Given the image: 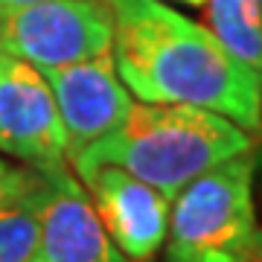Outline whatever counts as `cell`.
<instances>
[{
    "mask_svg": "<svg viewBox=\"0 0 262 262\" xmlns=\"http://www.w3.org/2000/svg\"><path fill=\"white\" fill-rule=\"evenodd\" d=\"M259 3H262V0H259Z\"/></svg>",
    "mask_w": 262,
    "mask_h": 262,
    "instance_id": "cell-16",
    "label": "cell"
},
{
    "mask_svg": "<svg viewBox=\"0 0 262 262\" xmlns=\"http://www.w3.org/2000/svg\"><path fill=\"white\" fill-rule=\"evenodd\" d=\"M108 236L131 262H151L169 230V198L111 163L76 172Z\"/></svg>",
    "mask_w": 262,
    "mask_h": 262,
    "instance_id": "cell-6",
    "label": "cell"
},
{
    "mask_svg": "<svg viewBox=\"0 0 262 262\" xmlns=\"http://www.w3.org/2000/svg\"><path fill=\"white\" fill-rule=\"evenodd\" d=\"M56 96L58 114L67 131V160L94 140L114 131L128 117L131 99L114 67V56L102 53L96 58L67 67L41 70Z\"/></svg>",
    "mask_w": 262,
    "mask_h": 262,
    "instance_id": "cell-7",
    "label": "cell"
},
{
    "mask_svg": "<svg viewBox=\"0 0 262 262\" xmlns=\"http://www.w3.org/2000/svg\"><path fill=\"white\" fill-rule=\"evenodd\" d=\"M256 166H262V149L256 151Z\"/></svg>",
    "mask_w": 262,
    "mask_h": 262,
    "instance_id": "cell-15",
    "label": "cell"
},
{
    "mask_svg": "<svg viewBox=\"0 0 262 262\" xmlns=\"http://www.w3.org/2000/svg\"><path fill=\"white\" fill-rule=\"evenodd\" d=\"M117 76L140 102L195 105L262 134V79L163 0H108Z\"/></svg>",
    "mask_w": 262,
    "mask_h": 262,
    "instance_id": "cell-1",
    "label": "cell"
},
{
    "mask_svg": "<svg viewBox=\"0 0 262 262\" xmlns=\"http://www.w3.org/2000/svg\"><path fill=\"white\" fill-rule=\"evenodd\" d=\"M178 3H187V6H204L207 0H178Z\"/></svg>",
    "mask_w": 262,
    "mask_h": 262,
    "instance_id": "cell-14",
    "label": "cell"
},
{
    "mask_svg": "<svg viewBox=\"0 0 262 262\" xmlns=\"http://www.w3.org/2000/svg\"><path fill=\"white\" fill-rule=\"evenodd\" d=\"M253 149V137L222 114L195 105L134 102L128 117L70 158V166H120L172 201L201 172Z\"/></svg>",
    "mask_w": 262,
    "mask_h": 262,
    "instance_id": "cell-2",
    "label": "cell"
},
{
    "mask_svg": "<svg viewBox=\"0 0 262 262\" xmlns=\"http://www.w3.org/2000/svg\"><path fill=\"white\" fill-rule=\"evenodd\" d=\"M32 3H44V0H0V18H6L12 12L24 9V6H32Z\"/></svg>",
    "mask_w": 262,
    "mask_h": 262,
    "instance_id": "cell-13",
    "label": "cell"
},
{
    "mask_svg": "<svg viewBox=\"0 0 262 262\" xmlns=\"http://www.w3.org/2000/svg\"><path fill=\"white\" fill-rule=\"evenodd\" d=\"M41 195L44 175L35 189H29L15 204L0 210V262H32L41 233Z\"/></svg>",
    "mask_w": 262,
    "mask_h": 262,
    "instance_id": "cell-10",
    "label": "cell"
},
{
    "mask_svg": "<svg viewBox=\"0 0 262 262\" xmlns=\"http://www.w3.org/2000/svg\"><path fill=\"white\" fill-rule=\"evenodd\" d=\"M207 20L222 47L262 79V3L259 0H210Z\"/></svg>",
    "mask_w": 262,
    "mask_h": 262,
    "instance_id": "cell-9",
    "label": "cell"
},
{
    "mask_svg": "<svg viewBox=\"0 0 262 262\" xmlns=\"http://www.w3.org/2000/svg\"><path fill=\"white\" fill-rule=\"evenodd\" d=\"M0 151L35 172L70 166L67 131L44 73L0 50Z\"/></svg>",
    "mask_w": 262,
    "mask_h": 262,
    "instance_id": "cell-5",
    "label": "cell"
},
{
    "mask_svg": "<svg viewBox=\"0 0 262 262\" xmlns=\"http://www.w3.org/2000/svg\"><path fill=\"white\" fill-rule=\"evenodd\" d=\"M41 233L32 262H131L114 245L88 189L64 169L41 172Z\"/></svg>",
    "mask_w": 262,
    "mask_h": 262,
    "instance_id": "cell-8",
    "label": "cell"
},
{
    "mask_svg": "<svg viewBox=\"0 0 262 262\" xmlns=\"http://www.w3.org/2000/svg\"><path fill=\"white\" fill-rule=\"evenodd\" d=\"M253 172L251 149L201 172L169 201L166 262H239L256 230Z\"/></svg>",
    "mask_w": 262,
    "mask_h": 262,
    "instance_id": "cell-3",
    "label": "cell"
},
{
    "mask_svg": "<svg viewBox=\"0 0 262 262\" xmlns=\"http://www.w3.org/2000/svg\"><path fill=\"white\" fill-rule=\"evenodd\" d=\"M108 0H44L0 18V50L38 70L79 64L111 53Z\"/></svg>",
    "mask_w": 262,
    "mask_h": 262,
    "instance_id": "cell-4",
    "label": "cell"
},
{
    "mask_svg": "<svg viewBox=\"0 0 262 262\" xmlns=\"http://www.w3.org/2000/svg\"><path fill=\"white\" fill-rule=\"evenodd\" d=\"M38 181H41V172L29 166H15V163L0 158V210L15 204L29 189H35Z\"/></svg>",
    "mask_w": 262,
    "mask_h": 262,
    "instance_id": "cell-11",
    "label": "cell"
},
{
    "mask_svg": "<svg viewBox=\"0 0 262 262\" xmlns=\"http://www.w3.org/2000/svg\"><path fill=\"white\" fill-rule=\"evenodd\" d=\"M239 262H262V227H256L251 236V242L245 248V253L239 256Z\"/></svg>",
    "mask_w": 262,
    "mask_h": 262,
    "instance_id": "cell-12",
    "label": "cell"
}]
</instances>
